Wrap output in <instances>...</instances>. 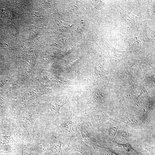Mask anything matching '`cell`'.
Returning a JSON list of instances; mask_svg holds the SVG:
<instances>
[{"instance_id":"6da1fadb","label":"cell","mask_w":155,"mask_h":155,"mask_svg":"<svg viewBox=\"0 0 155 155\" xmlns=\"http://www.w3.org/2000/svg\"><path fill=\"white\" fill-rule=\"evenodd\" d=\"M114 144L117 148L127 154H137L138 153L129 143L122 144L113 142Z\"/></svg>"},{"instance_id":"7a4b0ae2","label":"cell","mask_w":155,"mask_h":155,"mask_svg":"<svg viewBox=\"0 0 155 155\" xmlns=\"http://www.w3.org/2000/svg\"><path fill=\"white\" fill-rule=\"evenodd\" d=\"M61 127L63 128H65L68 129L69 131H74L71 113L70 117L69 118L66 119L63 123L61 125Z\"/></svg>"},{"instance_id":"3957f363","label":"cell","mask_w":155,"mask_h":155,"mask_svg":"<svg viewBox=\"0 0 155 155\" xmlns=\"http://www.w3.org/2000/svg\"><path fill=\"white\" fill-rule=\"evenodd\" d=\"M74 151L79 152L83 155H91L85 146L82 145L75 147L74 149Z\"/></svg>"},{"instance_id":"277c9868","label":"cell","mask_w":155,"mask_h":155,"mask_svg":"<svg viewBox=\"0 0 155 155\" xmlns=\"http://www.w3.org/2000/svg\"><path fill=\"white\" fill-rule=\"evenodd\" d=\"M117 137L120 140H124L128 137L127 132L123 130H120L117 131Z\"/></svg>"},{"instance_id":"5b68a950","label":"cell","mask_w":155,"mask_h":155,"mask_svg":"<svg viewBox=\"0 0 155 155\" xmlns=\"http://www.w3.org/2000/svg\"><path fill=\"white\" fill-rule=\"evenodd\" d=\"M117 132V129L115 127H111L108 129L107 133L108 136L111 138L114 137Z\"/></svg>"},{"instance_id":"8992f818","label":"cell","mask_w":155,"mask_h":155,"mask_svg":"<svg viewBox=\"0 0 155 155\" xmlns=\"http://www.w3.org/2000/svg\"><path fill=\"white\" fill-rule=\"evenodd\" d=\"M145 148L149 152L150 155H155L154 147L146 144Z\"/></svg>"},{"instance_id":"52a82bcc","label":"cell","mask_w":155,"mask_h":155,"mask_svg":"<svg viewBox=\"0 0 155 155\" xmlns=\"http://www.w3.org/2000/svg\"><path fill=\"white\" fill-rule=\"evenodd\" d=\"M104 155H119L115 152L110 150L106 151L104 153Z\"/></svg>"}]
</instances>
